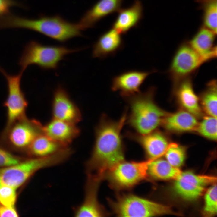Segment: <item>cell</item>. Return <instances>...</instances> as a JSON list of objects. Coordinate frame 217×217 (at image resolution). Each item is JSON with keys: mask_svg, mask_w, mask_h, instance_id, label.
<instances>
[{"mask_svg": "<svg viewBox=\"0 0 217 217\" xmlns=\"http://www.w3.org/2000/svg\"><path fill=\"white\" fill-rule=\"evenodd\" d=\"M14 6H21L14 0H0V17L9 14L10 9Z\"/></svg>", "mask_w": 217, "mask_h": 217, "instance_id": "1f68e13d", "label": "cell"}, {"mask_svg": "<svg viewBox=\"0 0 217 217\" xmlns=\"http://www.w3.org/2000/svg\"><path fill=\"white\" fill-rule=\"evenodd\" d=\"M68 147L41 133L34 139L28 148L32 155L41 158L51 156Z\"/></svg>", "mask_w": 217, "mask_h": 217, "instance_id": "603a6c76", "label": "cell"}, {"mask_svg": "<svg viewBox=\"0 0 217 217\" xmlns=\"http://www.w3.org/2000/svg\"><path fill=\"white\" fill-rule=\"evenodd\" d=\"M155 89L151 87L145 92L124 98L130 110L126 123L137 133L143 134L154 131L167 114L154 102Z\"/></svg>", "mask_w": 217, "mask_h": 217, "instance_id": "3957f363", "label": "cell"}, {"mask_svg": "<svg viewBox=\"0 0 217 217\" xmlns=\"http://www.w3.org/2000/svg\"><path fill=\"white\" fill-rule=\"evenodd\" d=\"M200 102L203 109L209 116L217 118V85L216 80L208 82L201 94Z\"/></svg>", "mask_w": 217, "mask_h": 217, "instance_id": "d4e9b609", "label": "cell"}, {"mask_svg": "<svg viewBox=\"0 0 217 217\" xmlns=\"http://www.w3.org/2000/svg\"><path fill=\"white\" fill-rule=\"evenodd\" d=\"M125 135L139 144L149 159H156L165 154L170 143L163 134L155 130L143 134L127 132Z\"/></svg>", "mask_w": 217, "mask_h": 217, "instance_id": "5bb4252c", "label": "cell"}, {"mask_svg": "<svg viewBox=\"0 0 217 217\" xmlns=\"http://www.w3.org/2000/svg\"><path fill=\"white\" fill-rule=\"evenodd\" d=\"M68 158L67 152L62 150L49 156L36 157L1 169L0 186L16 189L38 170L60 164Z\"/></svg>", "mask_w": 217, "mask_h": 217, "instance_id": "277c9868", "label": "cell"}, {"mask_svg": "<svg viewBox=\"0 0 217 217\" xmlns=\"http://www.w3.org/2000/svg\"><path fill=\"white\" fill-rule=\"evenodd\" d=\"M206 62L205 60L188 42L182 44L175 53L169 69V74L173 85L181 80L190 76Z\"/></svg>", "mask_w": 217, "mask_h": 217, "instance_id": "ba28073f", "label": "cell"}, {"mask_svg": "<svg viewBox=\"0 0 217 217\" xmlns=\"http://www.w3.org/2000/svg\"><path fill=\"white\" fill-rule=\"evenodd\" d=\"M80 50L63 46H49L31 41L25 46L19 64L23 72L29 66L35 65L44 70L56 69L61 61L70 54Z\"/></svg>", "mask_w": 217, "mask_h": 217, "instance_id": "5b68a950", "label": "cell"}, {"mask_svg": "<svg viewBox=\"0 0 217 217\" xmlns=\"http://www.w3.org/2000/svg\"><path fill=\"white\" fill-rule=\"evenodd\" d=\"M175 180L174 188L177 193L183 199L192 200L201 195L206 186L216 181V178L186 171L181 172Z\"/></svg>", "mask_w": 217, "mask_h": 217, "instance_id": "30bf717a", "label": "cell"}, {"mask_svg": "<svg viewBox=\"0 0 217 217\" xmlns=\"http://www.w3.org/2000/svg\"><path fill=\"white\" fill-rule=\"evenodd\" d=\"M216 34L204 26L188 42L207 62L217 57V46L215 45Z\"/></svg>", "mask_w": 217, "mask_h": 217, "instance_id": "ffe728a7", "label": "cell"}, {"mask_svg": "<svg viewBox=\"0 0 217 217\" xmlns=\"http://www.w3.org/2000/svg\"><path fill=\"white\" fill-rule=\"evenodd\" d=\"M173 89L176 99L184 110L196 117L201 115L199 99L194 91L192 80L190 76L173 85Z\"/></svg>", "mask_w": 217, "mask_h": 217, "instance_id": "e0dca14e", "label": "cell"}, {"mask_svg": "<svg viewBox=\"0 0 217 217\" xmlns=\"http://www.w3.org/2000/svg\"><path fill=\"white\" fill-rule=\"evenodd\" d=\"M217 118L208 116L198 123L196 130L200 135L212 140H217Z\"/></svg>", "mask_w": 217, "mask_h": 217, "instance_id": "484cf974", "label": "cell"}, {"mask_svg": "<svg viewBox=\"0 0 217 217\" xmlns=\"http://www.w3.org/2000/svg\"><path fill=\"white\" fill-rule=\"evenodd\" d=\"M0 27L30 30L61 42L81 36L82 30L77 23L68 21L58 15L30 19L9 14L0 19Z\"/></svg>", "mask_w": 217, "mask_h": 217, "instance_id": "7a4b0ae2", "label": "cell"}, {"mask_svg": "<svg viewBox=\"0 0 217 217\" xmlns=\"http://www.w3.org/2000/svg\"><path fill=\"white\" fill-rule=\"evenodd\" d=\"M162 123L168 131L178 133L195 130L198 123L195 116L184 110L167 114Z\"/></svg>", "mask_w": 217, "mask_h": 217, "instance_id": "7402d4cb", "label": "cell"}, {"mask_svg": "<svg viewBox=\"0 0 217 217\" xmlns=\"http://www.w3.org/2000/svg\"><path fill=\"white\" fill-rule=\"evenodd\" d=\"M109 201L113 212L119 216L149 217L173 213L168 206L133 194L119 195Z\"/></svg>", "mask_w": 217, "mask_h": 217, "instance_id": "8992f818", "label": "cell"}, {"mask_svg": "<svg viewBox=\"0 0 217 217\" xmlns=\"http://www.w3.org/2000/svg\"><path fill=\"white\" fill-rule=\"evenodd\" d=\"M0 72L7 81L8 96L5 102L7 112V128L16 121L24 118L27 105V101L21 86L23 72L11 75L0 66Z\"/></svg>", "mask_w": 217, "mask_h": 217, "instance_id": "9c48e42d", "label": "cell"}, {"mask_svg": "<svg viewBox=\"0 0 217 217\" xmlns=\"http://www.w3.org/2000/svg\"><path fill=\"white\" fill-rule=\"evenodd\" d=\"M85 195L82 203L74 208V213L76 217H102L108 215L99 203L98 193L102 180L90 174H86Z\"/></svg>", "mask_w": 217, "mask_h": 217, "instance_id": "8fae6325", "label": "cell"}, {"mask_svg": "<svg viewBox=\"0 0 217 217\" xmlns=\"http://www.w3.org/2000/svg\"><path fill=\"white\" fill-rule=\"evenodd\" d=\"M121 35L113 28L102 34L93 46V57L102 59L115 55L124 46Z\"/></svg>", "mask_w": 217, "mask_h": 217, "instance_id": "d6986e66", "label": "cell"}, {"mask_svg": "<svg viewBox=\"0 0 217 217\" xmlns=\"http://www.w3.org/2000/svg\"><path fill=\"white\" fill-rule=\"evenodd\" d=\"M123 0H99L87 11L77 23L81 30L92 27L104 17L118 11Z\"/></svg>", "mask_w": 217, "mask_h": 217, "instance_id": "ac0fdd59", "label": "cell"}, {"mask_svg": "<svg viewBox=\"0 0 217 217\" xmlns=\"http://www.w3.org/2000/svg\"><path fill=\"white\" fill-rule=\"evenodd\" d=\"M165 154L167 161L172 166L178 168L185 159V149L177 143H170Z\"/></svg>", "mask_w": 217, "mask_h": 217, "instance_id": "4316f807", "label": "cell"}, {"mask_svg": "<svg viewBox=\"0 0 217 217\" xmlns=\"http://www.w3.org/2000/svg\"><path fill=\"white\" fill-rule=\"evenodd\" d=\"M143 10L140 0H135L129 7L121 8L118 12L112 28L121 34H126L131 29L137 26L142 18Z\"/></svg>", "mask_w": 217, "mask_h": 217, "instance_id": "44dd1931", "label": "cell"}, {"mask_svg": "<svg viewBox=\"0 0 217 217\" xmlns=\"http://www.w3.org/2000/svg\"><path fill=\"white\" fill-rule=\"evenodd\" d=\"M154 71L131 70L124 72L113 77L111 89L119 91L124 98L140 92V87L148 76Z\"/></svg>", "mask_w": 217, "mask_h": 217, "instance_id": "9a60e30c", "label": "cell"}, {"mask_svg": "<svg viewBox=\"0 0 217 217\" xmlns=\"http://www.w3.org/2000/svg\"><path fill=\"white\" fill-rule=\"evenodd\" d=\"M217 0L206 3L204 6L203 22L204 27L217 33Z\"/></svg>", "mask_w": 217, "mask_h": 217, "instance_id": "83f0119b", "label": "cell"}, {"mask_svg": "<svg viewBox=\"0 0 217 217\" xmlns=\"http://www.w3.org/2000/svg\"><path fill=\"white\" fill-rule=\"evenodd\" d=\"M16 197L15 189L7 186H0V204L14 207Z\"/></svg>", "mask_w": 217, "mask_h": 217, "instance_id": "f546056e", "label": "cell"}, {"mask_svg": "<svg viewBox=\"0 0 217 217\" xmlns=\"http://www.w3.org/2000/svg\"><path fill=\"white\" fill-rule=\"evenodd\" d=\"M17 211L14 207H8L0 204V217H17Z\"/></svg>", "mask_w": 217, "mask_h": 217, "instance_id": "d6a6232c", "label": "cell"}, {"mask_svg": "<svg viewBox=\"0 0 217 217\" xmlns=\"http://www.w3.org/2000/svg\"><path fill=\"white\" fill-rule=\"evenodd\" d=\"M154 160L149 159L141 161L124 160L107 171L104 179L115 190L130 189L147 179L148 166Z\"/></svg>", "mask_w": 217, "mask_h": 217, "instance_id": "52a82bcc", "label": "cell"}, {"mask_svg": "<svg viewBox=\"0 0 217 217\" xmlns=\"http://www.w3.org/2000/svg\"><path fill=\"white\" fill-rule=\"evenodd\" d=\"M52 112L53 118L75 124L82 118L79 108L71 98L66 90L60 85L53 93Z\"/></svg>", "mask_w": 217, "mask_h": 217, "instance_id": "7c38bea8", "label": "cell"}, {"mask_svg": "<svg viewBox=\"0 0 217 217\" xmlns=\"http://www.w3.org/2000/svg\"><path fill=\"white\" fill-rule=\"evenodd\" d=\"M19 163L17 157L0 148V167L9 166Z\"/></svg>", "mask_w": 217, "mask_h": 217, "instance_id": "4dcf8cb0", "label": "cell"}, {"mask_svg": "<svg viewBox=\"0 0 217 217\" xmlns=\"http://www.w3.org/2000/svg\"><path fill=\"white\" fill-rule=\"evenodd\" d=\"M205 214L212 216L217 213V186L214 184L206 192L205 196Z\"/></svg>", "mask_w": 217, "mask_h": 217, "instance_id": "f1b7e54d", "label": "cell"}, {"mask_svg": "<svg viewBox=\"0 0 217 217\" xmlns=\"http://www.w3.org/2000/svg\"><path fill=\"white\" fill-rule=\"evenodd\" d=\"M181 172L167 160L162 159L153 161L149 165L148 169V175L154 178L161 180L175 179Z\"/></svg>", "mask_w": 217, "mask_h": 217, "instance_id": "cb8c5ba5", "label": "cell"}, {"mask_svg": "<svg viewBox=\"0 0 217 217\" xmlns=\"http://www.w3.org/2000/svg\"><path fill=\"white\" fill-rule=\"evenodd\" d=\"M213 0H197L198 1L201 2L202 3H203V4L206 3L208 2H209L211 1H212Z\"/></svg>", "mask_w": 217, "mask_h": 217, "instance_id": "836d02e7", "label": "cell"}, {"mask_svg": "<svg viewBox=\"0 0 217 217\" xmlns=\"http://www.w3.org/2000/svg\"><path fill=\"white\" fill-rule=\"evenodd\" d=\"M42 125L37 121L24 118L16 121L7 129L9 142L17 148H28L34 139L42 133Z\"/></svg>", "mask_w": 217, "mask_h": 217, "instance_id": "4fadbf2b", "label": "cell"}, {"mask_svg": "<svg viewBox=\"0 0 217 217\" xmlns=\"http://www.w3.org/2000/svg\"><path fill=\"white\" fill-rule=\"evenodd\" d=\"M43 134L66 147L80 135V130L77 124L53 118L42 125Z\"/></svg>", "mask_w": 217, "mask_h": 217, "instance_id": "2e32d148", "label": "cell"}, {"mask_svg": "<svg viewBox=\"0 0 217 217\" xmlns=\"http://www.w3.org/2000/svg\"><path fill=\"white\" fill-rule=\"evenodd\" d=\"M127 110L114 121L103 114L95 129V140L91 155L85 164L86 174L104 179L106 173L124 159L121 131L126 122Z\"/></svg>", "mask_w": 217, "mask_h": 217, "instance_id": "6da1fadb", "label": "cell"}]
</instances>
